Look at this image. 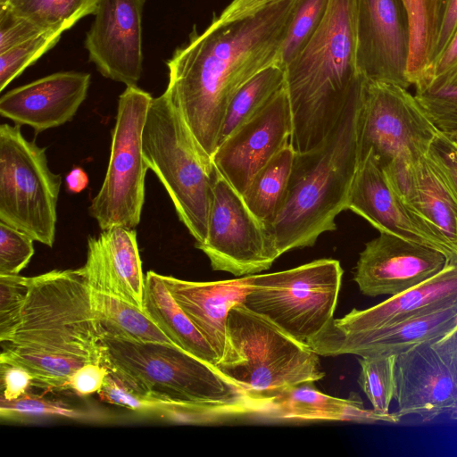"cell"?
<instances>
[{
    "label": "cell",
    "mask_w": 457,
    "mask_h": 457,
    "mask_svg": "<svg viewBox=\"0 0 457 457\" xmlns=\"http://www.w3.org/2000/svg\"><path fill=\"white\" fill-rule=\"evenodd\" d=\"M99 0H9L5 5L44 31L62 33L94 14Z\"/></svg>",
    "instance_id": "cell-30"
},
{
    "label": "cell",
    "mask_w": 457,
    "mask_h": 457,
    "mask_svg": "<svg viewBox=\"0 0 457 457\" xmlns=\"http://www.w3.org/2000/svg\"><path fill=\"white\" fill-rule=\"evenodd\" d=\"M414 96L438 130L457 139V79L437 89L415 90Z\"/></svg>",
    "instance_id": "cell-35"
},
{
    "label": "cell",
    "mask_w": 457,
    "mask_h": 457,
    "mask_svg": "<svg viewBox=\"0 0 457 457\" xmlns=\"http://www.w3.org/2000/svg\"><path fill=\"white\" fill-rule=\"evenodd\" d=\"M320 355L243 303L229 311L216 368L252 398L270 405L284 389L321 379Z\"/></svg>",
    "instance_id": "cell-6"
},
{
    "label": "cell",
    "mask_w": 457,
    "mask_h": 457,
    "mask_svg": "<svg viewBox=\"0 0 457 457\" xmlns=\"http://www.w3.org/2000/svg\"><path fill=\"white\" fill-rule=\"evenodd\" d=\"M46 150L21 125L0 126V221L52 247L62 176L50 170Z\"/></svg>",
    "instance_id": "cell-9"
},
{
    "label": "cell",
    "mask_w": 457,
    "mask_h": 457,
    "mask_svg": "<svg viewBox=\"0 0 457 457\" xmlns=\"http://www.w3.org/2000/svg\"><path fill=\"white\" fill-rule=\"evenodd\" d=\"M108 369L102 364L88 363L77 370L70 378L68 390L78 395L97 394L102 388Z\"/></svg>",
    "instance_id": "cell-42"
},
{
    "label": "cell",
    "mask_w": 457,
    "mask_h": 457,
    "mask_svg": "<svg viewBox=\"0 0 457 457\" xmlns=\"http://www.w3.org/2000/svg\"><path fill=\"white\" fill-rule=\"evenodd\" d=\"M34 239L0 221V275H19L34 254Z\"/></svg>",
    "instance_id": "cell-37"
},
{
    "label": "cell",
    "mask_w": 457,
    "mask_h": 457,
    "mask_svg": "<svg viewBox=\"0 0 457 457\" xmlns=\"http://www.w3.org/2000/svg\"><path fill=\"white\" fill-rule=\"evenodd\" d=\"M361 371L358 383L374 410L388 413L395 399L397 382L396 355H374L359 358Z\"/></svg>",
    "instance_id": "cell-31"
},
{
    "label": "cell",
    "mask_w": 457,
    "mask_h": 457,
    "mask_svg": "<svg viewBox=\"0 0 457 457\" xmlns=\"http://www.w3.org/2000/svg\"><path fill=\"white\" fill-rule=\"evenodd\" d=\"M363 90L352 97L321 144L295 153L285 200L266 226L278 256L312 246L321 234L337 228L336 217L347 209L359 166L357 119Z\"/></svg>",
    "instance_id": "cell-4"
},
{
    "label": "cell",
    "mask_w": 457,
    "mask_h": 457,
    "mask_svg": "<svg viewBox=\"0 0 457 457\" xmlns=\"http://www.w3.org/2000/svg\"><path fill=\"white\" fill-rule=\"evenodd\" d=\"M438 129L407 88L366 79L357 119L359 163L370 154L382 167L426 154Z\"/></svg>",
    "instance_id": "cell-11"
},
{
    "label": "cell",
    "mask_w": 457,
    "mask_h": 457,
    "mask_svg": "<svg viewBox=\"0 0 457 457\" xmlns=\"http://www.w3.org/2000/svg\"><path fill=\"white\" fill-rule=\"evenodd\" d=\"M295 156L291 145L286 146L255 174L242 195L265 226L274 220L285 200Z\"/></svg>",
    "instance_id": "cell-27"
},
{
    "label": "cell",
    "mask_w": 457,
    "mask_h": 457,
    "mask_svg": "<svg viewBox=\"0 0 457 457\" xmlns=\"http://www.w3.org/2000/svg\"><path fill=\"white\" fill-rule=\"evenodd\" d=\"M91 303L103 337L176 345L144 310L129 302L91 288Z\"/></svg>",
    "instance_id": "cell-26"
},
{
    "label": "cell",
    "mask_w": 457,
    "mask_h": 457,
    "mask_svg": "<svg viewBox=\"0 0 457 457\" xmlns=\"http://www.w3.org/2000/svg\"><path fill=\"white\" fill-rule=\"evenodd\" d=\"M152 100L149 93L137 86L126 87L119 97L108 167L88 208L102 230L114 226L135 228L140 222L149 170L142 132Z\"/></svg>",
    "instance_id": "cell-10"
},
{
    "label": "cell",
    "mask_w": 457,
    "mask_h": 457,
    "mask_svg": "<svg viewBox=\"0 0 457 457\" xmlns=\"http://www.w3.org/2000/svg\"><path fill=\"white\" fill-rule=\"evenodd\" d=\"M90 74L61 71L15 87L1 96L0 114L37 134L71 121L87 97Z\"/></svg>",
    "instance_id": "cell-20"
},
{
    "label": "cell",
    "mask_w": 457,
    "mask_h": 457,
    "mask_svg": "<svg viewBox=\"0 0 457 457\" xmlns=\"http://www.w3.org/2000/svg\"><path fill=\"white\" fill-rule=\"evenodd\" d=\"M89 179L87 172L80 167L72 169L65 178L67 191L78 194L87 188Z\"/></svg>",
    "instance_id": "cell-47"
},
{
    "label": "cell",
    "mask_w": 457,
    "mask_h": 457,
    "mask_svg": "<svg viewBox=\"0 0 457 457\" xmlns=\"http://www.w3.org/2000/svg\"><path fill=\"white\" fill-rule=\"evenodd\" d=\"M358 6L359 0H329L318 29L286 66L295 153L321 144L364 87L357 65Z\"/></svg>",
    "instance_id": "cell-3"
},
{
    "label": "cell",
    "mask_w": 457,
    "mask_h": 457,
    "mask_svg": "<svg viewBox=\"0 0 457 457\" xmlns=\"http://www.w3.org/2000/svg\"><path fill=\"white\" fill-rule=\"evenodd\" d=\"M456 304L457 259H454L440 272L416 287L392 295L368 309H353L340 319L333 318L327 327L311 340L374 329L431 314Z\"/></svg>",
    "instance_id": "cell-18"
},
{
    "label": "cell",
    "mask_w": 457,
    "mask_h": 457,
    "mask_svg": "<svg viewBox=\"0 0 457 457\" xmlns=\"http://www.w3.org/2000/svg\"><path fill=\"white\" fill-rule=\"evenodd\" d=\"M148 168L166 189L177 215L202 244L207 236L214 164L166 93L153 98L142 132Z\"/></svg>",
    "instance_id": "cell-7"
},
{
    "label": "cell",
    "mask_w": 457,
    "mask_h": 457,
    "mask_svg": "<svg viewBox=\"0 0 457 457\" xmlns=\"http://www.w3.org/2000/svg\"><path fill=\"white\" fill-rule=\"evenodd\" d=\"M62 33L47 31L0 54V90L59 41Z\"/></svg>",
    "instance_id": "cell-34"
},
{
    "label": "cell",
    "mask_w": 457,
    "mask_h": 457,
    "mask_svg": "<svg viewBox=\"0 0 457 457\" xmlns=\"http://www.w3.org/2000/svg\"><path fill=\"white\" fill-rule=\"evenodd\" d=\"M411 23L403 0H359L357 65L369 81L411 86Z\"/></svg>",
    "instance_id": "cell-13"
},
{
    "label": "cell",
    "mask_w": 457,
    "mask_h": 457,
    "mask_svg": "<svg viewBox=\"0 0 457 457\" xmlns=\"http://www.w3.org/2000/svg\"><path fill=\"white\" fill-rule=\"evenodd\" d=\"M383 169L407 208L457 257V196L440 168L426 154L416 161L396 158Z\"/></svg>",
    "instance_id": "cell-17"
},
{
    "label": "cell",
    "mask_w": 457,
    "mask_h": 457,
    "mask_svg": "<svg viewBox=\"0 0 457 457\" xmlns=\"http://www.w3.org/2000/svg\"><path fill=\"white\" fill-rule=\"evenodd\" d=\"M81 270L92 289L143 310L145 276L135 228L114 226L89 237Z\"/></svg>",
    "instance_id": "cell-22"
},
{
    "label": "cell",
    "mask_w": 457,
    "mask_h": 457,
    "mask_svg": "<svg viewBox=\"0 0 457 457\" xmlns=\"http://www.w3.org/2000/svg\"><path fill=\"white\" fill-rule=\"evenodd\" d=\"M431 346L457 377V324Z\"/></svg>",
    "instance_id": "cell-46"
},
{
    "label": "cell",
    "mask_w": 457,
    "mask_h": 457,
    "mask_svg": "<svg viewBox=\"0 0 457 457\" xmlns=\"http://www.w3.org/2000/svg\"><path fill=\"white\" fill-rule=\"evenodd\" d=\"M102 338L81 268L54 270L32 277L19 321L0 341V363L25 368L36 387L64 391L77 370L103 365Z\"/></svg>",
    "instance_id": "cell-2"
},
{
    "label": "cell",
    "mask_w": 457,
    "mask_h": 457,
    "mask_svg": "<svg viewBox=\"0 0 457 457\" xmlns=\"http://www.w3.org/2000/svg\"><path fill=\"white\" fill-rule=\"evenodd\" d=\"M195 247L205 253L212 270L236 277L269 270L279 257L265 224L215 166L207 236Z\"/></svg>",
    "instance_id": "cell-12"
},
{
    "label": "cell",
    "mask_w": 457,
    "mask_h": 457,
    "mask_svg": "<svg viewBox=\"0 0 457 457\" xmlns=\"http://www.w3.org/2000/svg\"><path fill=\"white\" fill-rule=\"evenodd\" d=\"M9 0H0V5H5Z\"/></svg>",
    "instance_id": "cell-48"
},
{
    "label": "cell",
    "mask_w": 457,
    "mask_h": 457,
    "mask_svg": "<svg viewBox=\"0 0 457 457\" xmlns=\"http://www.w3.org/2000/svg\"><path fill=\"white\" fill-rule=\"evenodd\" d=\"M347 209L361 216L380 232L437 248L453 258L435 233L410 211L392 187L386 174L370 154L359 163Z\"/></svg>",
    "instance_id": "cell-21"
},
{
    "label": "cell",
    "mask_w": 457,
    "mask_h": 457,
    "mask_svg": "<svg viewBox=\"0 0 457 457\" xmlns=\"http://www.w3.org/2000/svg\"><path fill=\"white\" fill-rule=\"evenodd\" d=\"M143 310L177 346L216 367L217 354L176 302L162 275L152 270L145 276Z\"/></svg>",
    "instance_id": "cell-25"
},
{
    "label": "cell",
    "mask_w": 457,
    "mask_h": 457,
    "mask_svg": "<svg viewBox=\"0 0 457 457\" xmlns=\"http://www.w3.org/2000/svg\"><path fill=\"white\" fill-rule=\"evenodd\" d=\"M427 154L440 168L457 196V139L439 130Z\"/></svg>",
    "instance_id": "cell-41"
},
{
    "label": "cell",
    "mask_w": 457,
    "mask_h": 457,
    "mask_svg": "<svg viewBox=\"0 0 457 457\" xmlns=\"http://www.w3.org/2000/svg\"><path fill=\"white\" fill-rule=\"evenodd\" d=\"M454 259L437 248L380 232L360 253L353 279L365 295L392 296L432 278Z\"/></svg>",
    "instance_id": "cell-15"
},
{
    "label": "cell",
    "mask_w": 457,
    "mask_h": 457,
    "mask_svg": "<svg viewBox=\"0 0 457 457\" xmlns=\"http://www.w3.org/2000/svg\"><path fill=\"white\" fill-rule=\"evenodd\" d=\"M104 363L137 392L170 403L202 408L217 420L271 418L269 404L252 398L215 366L180 347L103 337Z\"/></svg>",
    "instance_id": "cell-5"
},
{
    "label": "cell",
    "mask_w": 457,
    "mask_h": 457,
    "mask_svg": "<svg viewBox=\"0 0 457 457\" xmlns=\"http://www.w3.org/2000/svg\"><path fill=\"white\" fill-rule=\"evenodd\" d=\"M285 83L286 67L274 63L242 86L227 107L217 147L264 108Z\"/></svg>",
    "instance_id": "cell-28"
},
{
    "label": "cell",
    "mask_w": 457,
    "mask_h": 457,
    "mask_svg": "<svg viewBox=\"0 0 457 457\" xmlns=\"http://www.w3.org/2000/svg\"><path fill=\"white\" fill-rule=\"evenodd\" d=\"M329 0H297L280 50L279 62L289 64L306 46L326 13Z\"/></svg>",
    "instance_id": "cell-32"
},
{
    "label": "cell",
    "mask_w": 457,
    "mask_h": 457,
    "mask_svg": "<svg viewBox=\"0 0 457 457\" xmlns=\"http://www.w3.org/2000/svg\"><path fill=\"white\" fill-rule=\"evenodd\" d=\"M97 394L104 402L145 414H153L158 402L133 389L111 371Z\"/></svg>",
    "instance_id": "cell-38"
},
{
    "label": "cell",
    "mask_w": 457,
    "mask_h": 457,
    "mask_svg": "<svg viewBox=\"0 0 457 457\" xmlns=\"http://www.w3.org/2000/svg\"><path fill=\"white\" fill-rule=\"evenodd\" d=\"M0 416L2 420L21 421L31 419L57 417L72 420H87L92 414L74 408L60 401L46 399L29 392L14 400L1 397Z\"/></svg>",
    "instance_id": "cell-33"
},
{
    "label": "cell",
    "mask_w": 457,
    "mask_h": 457,
    "mask_svg": "<svg viewBox=\"0 0 457 457\" xmlns=\"http://www.w3.org/2000/svg\"><path fill=\"white\" fill-rule=\"evenodd\" d=\"M456 29L457 0H443L442 19L436 42L433 62L445 49Z\"/></svg>",
    "instance_id": "cell-45"
},
{
    "label": "cell",
    "mask_w": 457,
    "mask_h": 457,
    "mask_svg": "<svg viewBox=\"0 0 457 457\" xmlns=\"http://www.w3.org/2000/svg\"><path fill=\"white\" fill-rule=\"evenodd\" d=\"M162 279L220 361L225 348L229 311L244 303L249 288L248 276L212 282L188 281L163 275Z\"/></svg>",
    "instance_id": "cell-23"
},
{
    "label": "cell",
    "mask_w": 457,
    "mask_h": 457,
    "mask_svg": "<svg viewBox=\"0 0 457 457\" xmlns=\"http://www.w3.org/2000/svg\"><path fill=\"white\" fill-rule=\"evenodd\" d=\"M296 2L281 0L225 26H208L200 34L195 30L189 42L167 62L165 91L211 158L235 94L263 69L280 63L281 46Z\"/></svg>",
    "instance_id": "cell-1"
},
{
    "label": "cell",
    "mask_w": 457,
    "mask_h": 457,
    "mask_svg": "<svg viewBox=\"0 0 457 457\" xmlns=\"http://www.w3.org/2000/svg\"><path fill=\"white\" fill-rule=\"evenodd\" d=\"M145 0H99L87 33L88 57L105 78L137 86L143 71Z\"/></svg>",
    "instance_id": "cell-16"
},
{
    "label": "cell",
    "mask_w": 457,
    "mask_h": 457,
    "mask_svg": "<svg viewBox=\"0 0 457 457\" xmlns=\"http://www.w3.org/2000/svg\"><path fill=\"white\" fill-rule=\"evenodd\" d=\"M278 1L281 0H232L210 26L217 28L240 21Z\"/></svg>",
    "instance_id": "cell-44"
},
{
    "label": "cell",
    "mask_w": 457,
    "mask_h": 457,
    "mask_svg": "<svg viewBox=\"0 0 457 457\" xmlns=\"http://www.w3.org/2000/svg\"><path fill=\"white\" fill-rule=\"evenodd\" d=\"M271 411L273 419L302 420L397 423L402 419L395 411L382 413L373 408L366 409L355 395L344 399L321 393L313 381L281 391L271 400Z\"/></svg>",
    "instance_id": "cell-24"
},
{
    "label": "cell",
    "mask_w": 457,
    "mask_h": 457,
    "mask_svg": "<svg viewBox=\"0 0 457 457\" xmlns=\"http://www.w3.org/2000/svg\"><path fill=\"white\" fill-rule=\"evenodd\" d=\"M292 133L293 119L285 83L264 108L216 148L212 163L243 195L255 174L290 145Z\"/></svg>",
    "instance_id": "cell-14"
},
{
    "label": "cell",
    "mask_w": 457,
    "mask_h": 457,
    "mask_svg": "<svg viewBox=\"0 0 457 457\" xmlns=\"http://www.w3.org/2000/svg\"><path fill=\"white\" fill-rule=\"evenodd\" d=\"M32 277L0 275V341L17 325L28 297Z\"/></svg>",
    "instance_id": "cell-36"
},
{
    "label": "cell",
    "mask_w": 457,
    "mask_h": 457,
    "mask_svg": "<svg viewBox=\"0 0 457 457\" xmlns=\"http://www.w3.org/2000/svg\"><path fill=\"white\" fill-rule=\"evenodd\" d=\"M410 17L411 51L408 78L411 85L422 79L433 62L440 28L443 0H403Z\"/></svg>",
    "instance_id": "cell-29"
},
{
    "label": "cell",
    "mask_w": 457,
    "mask_h": 457,
    "mask_svg": "<svg viewBox=\"0 0 457 457\" xmlns=\"http://www.w3.org/2000/svg\"><path fill=\"white\" fill-rule=\"evenodd\" d=\"M343 273L337 260L320 259L290 270L248 275L243 303L308 344L334 318Z\"/></svg>",
    "instance_id": "cell-8"
},
{
    "label": "cell",
    "mask_w": 457,
    "mask_h": 457,
    "mask_svg": "<svg viewBox=\"0 0 457 457\" xmlns=\"http://www.w3.org/2000/svg\"><path fill=\"white\" fill-rule=\"evenodd\" d=\"M0 366L2 398L14 400L28 392L33 381L29 370L12 364L0 363Z\"/></svg>",
    "instance_id": "cell-43"
},
{
    "label": "cell",
    "mask_w": 457,
    "mask_h": 457,
    "mask_svg": "<svg viewBox=\"0 0 457 457\" xmlns=\"http://www.w3.org/2000/svg\"><path fill=\"white\" fill-rule=\"evenodd\" d=\"M457 79V29L442 53L414 87L415 90L437 89Z\"/></svg>",
    "instance_id": "cell-39"
},
{
    "label": "cell",
    "mask_w": 457,
    "mask_h": 457,
    "mask_svg": "<svg viewBox=\"0 0 457 457\" xmlns=\"http://www.w3.org/2000/svg\"><path fill=\"white\" fill-rule=\"evenodd\" d=\"M47 31L6 6L0 8V54Z\"/></svg>",
    "instance_id": "cell-40"
},
{
    "label": "cell",
    "mask_w": 457,
    "mask_h": 457,
    "mask_svg": "<svg viewBox=\"0 0 457 457\" xmlns=\"http://www.w3.org/2000/svg\"><path fill=\"white\" fill-rule=\"evenodd\" d=\"M419 344L396 355V413L431 420L457 407V377L431 346Z\"/></svg>",
    "instance_id": "cell-19"
}]
</instances>
